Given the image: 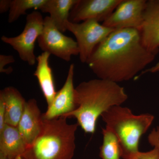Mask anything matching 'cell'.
Wrapping results in <instances>:
<instances>
[{"label": "cell", "mask_w": 159, "mask_h": 159, "mask_svg": "<svg viewBox=\"0 0 159 159\" xmlns=\"http://www.w3.org/2000/svg\"><path fill=\"white\" fill-rule=\"evenodd\" d=\"M43 25L42 15L35 10L27 16L25 25L20 34L15 37L3 35L1 40L17 51L22 60L29 66H34L37 58L34 54L35 43L42 33Z\"/></svg>", "instance_id": "cell-5"}, {"label": "cell", "mask_w": 159, "mask_h": 159, "mask_svg": "<svg viewBox=\"0 0 159 159\" xmlns=\"http://www.w3.org/2000/svg\"><path fill=\"white\" fill-rule=\"evenodd\" d=\"M26 148L17 127L6 124L0 132V159H21Z\"/></svg>", "instance_id": "cell-13"}, {"label": "cell", "mask_w": 159, "mask_h": 159, "mask_svg": "<svg viewBox=\"0 0 159 159\" xmlns=\"http://www.w3.org/2000/svg\"><path fill=\"white\" fill-rule=\"evenodd\" d=\"M108 129L118 138L122 158L139 152L142 135L152 124L154 117L150 114L134 115L127 107L117 106L111 107L101 115Z\"/></svg>", "instance_id": "cell-4"}, {"label": "cell", "mask_w": 159, "mask_h": 159, "mask_svg": "<svg viewBox=\"0 0 159 159\" xmlns=\"http://www.w3.org/2000/svg\"><path fill=\"white\" fill-rule=\"evenodd\" d=\"M77 2V0H47L40 11L49 13L54 25L63 33L67 31L66 24L69 20L71 9Z\"/></svg>", "instance_id": "cell-16"}, {"label": "cell", "mask_w": 159, "mask_h": 159, "mask_svg": "<svg viewBox=\"0 0 159 159\" xmlns=\"http://www.w3.org/2000/svg\"><path fill=\"white\" fill-rule=\"evenodd\" d=\"M50 56L49 53L43 52L38 56L36 58L37 66L34 73L46 99L48 107L53 102L57 93L52 69L49 65Z\"/></svg>", "instance_id": "cell-14"}, {"label": "cell", "mask_w": 159, "mask_h": 159, "mask_svg": "<svg viewBox=\"0 0 159 159\" xmlns=\"http://www.w3.org/2000/svg\"><path fill=\"white\" fill-rule=\"evenodd\" d=\"M6 125V105L2 97L0 96V132Z\"/></svg>", "instance_id": "cell-21"}, {"label": "cell", "mask_w": 159, "mask_h": 159, "mask_svg": "<svg viewBox=\"0 0 159 159\" xmlns=\"http://www.w3.org/2000/svg\"><path fill=\"white\" fill-rule=\"evenodd\" d=\"M38 43L43 52L69 62L72 56L79 55L76 41L64 35L57 29L49 16L44 18L43 29Z\"/></svg>", "instance_id": "cell-7"}, {"label": "cell", "mask_w": 159, "mask_h": 159, "mask_svg": "<svg viewBox=\"0 0 159 159\" xmlns=\"http://www.w3.org/2000/svg\"><path fill=\"white\" fill-rule=\"evenodd\" d=\"M67 31L71 32L76 39L80 60L86 63L94 50L114 29L105 27L95 20H89L81 23L66 22Z\"/></svg>", "instance_id": "cell-6"}, {"label": "cell", "mask_w": 159, "mask_h": 159, "mask_svg": "<svg viewBox=\"0 0 159 159\" xmlns=\"http://www.w3.org/2000/svg\"><path fill=\"white\" fill-rule=\"evenodd\" d=\"M15 61L14 57L11 55H0V73H3L5 67L8 64Z\"/></svg>", "instance_id": "cell-22"}, {"label": "cell", "mask_w": 159, "mask_h": 159, "mask_svg": "<svg viewBox=\"0 0 159 159\" xmlns=\"http://www.w3.org/2000/svg\"><path fill=\"white\" fill-rule=\"evenodd\" d=\"M139 31L143 45L148 51L157 54L159 51V0L146 2Z\"/></svg>", "instance_id": "cell-11"}, {"label": "cell", "mask_w": 159, "mask_h": 159, "mask_svg": "<svg viewBox=\"0 0 159 159\" xmlns=\"http://www.w3.org/2000/svg\"><path fill=\"white\" fill-rule=\"evenodd\" d=\"M47 0H11L8 16V22L16 21L21 16L26 14L29 9L40 10Z\"/></svg>", "instance_id": "cell-18"}, {"label": "cell", "mask_w": 159, "mask_h": 159, "mask_svg": "<svg viewBox=\"0 0 159 159\" xmlns=\"http://www.w3.org/2000/svg\"><path fill=\"white\" fill-rule=\"evenodd\" d=\"M6 108V124L17 127L27 101L17 89L13 87L5 88L0 91Z\"/></svg>", "instance_id": "cell-15"}, {"label": "cell", "mask_w": 159, "mask_h": 159, "mask_svg": "<svg viewBox=\"0 0 159 159\" xmlns=\"http://www.w3.org/2000/svg\"><path fill=\"white\" fill-rule=\"evenodd\" d=\"M156 55L143 45L138 29H117L96 47L86 64L99 79L118 83L135 79Z\"/></svg>", "instance_id": "cell-1"}, {"label": "cell", "mask_w": 159, "mask_h": 159, "mask_svg": "<svg viewBox=\"0 0 159 159\" xmlns=\"http://www.w3.org/2000/svg\"><path fill=\"white\" fill-rule=\"evenodd\" d=\"M43 126V114L34 99L26 102L25 110L17 128L24 142L28 146L31 145L41 132Z\"/></svg>", "instance_id": "cell-12"}, {"label": "cell", "mask_w": 159, "mask_h": 159, "mask_svg": "<svg viewBox=\"0 0 159 159\" xmlns=\"http://www.w3.org/2000/svg\"><path fill=\"white\" fill-rule=\"evenodd\" d=\"M74 64L70 65L64 84L57 92L51 105L48 107L45 112L43 113L44 119L59 118L71 112L76 108L74 83Z\"/></svg>", "instance_id": "cell-10"}, {"label": "cell", "mask_w": 159, "mask_h": 159, "mask_svg": "<svg viewBox=\"0 0 159 159\" xmlns=\"http://www.w3.org/2000/svg\"><path fill=\"white\" fill-rule=\"evenodd\" d=\"M127 99L124 88L117 83L99 78L83 81L75 88L76 108L61 117L75 118L85 133L94 134L99 117Z\"/></svg>", "instance_id": "cell-2"}, {"label": "cell", "mask_w": 159, "mask_h": 159, "mask_svg": "<svg viewBox=\"0 0 159 159\" xmlns=\"http://www.w3.org/2000/svg\"><path fill=\"white\" fill-rule=\"evenodd\" d=\"M11 0L0 1V13H4L9 11L11 7Z\"/></svg>", "instance_id": "cell-23"}, {"label": "cell", "mask_w": 159, "mask_h": 159, "mask_svg": "<svg viewBox=\"0 0 159 159\" xmlns=\"http://www.w3.org/2000/svg\"><path fill=\"white\" fill-rule=\"evenodd\" d=\"M148 143L158 151L159 153V126L153 129L148 137Z\"/></svg>", "instance_id": "cell-20"}, {"label": "cell", "mask_w": 159, "mask_h": 159, "mask_svg": "<svg viewBox=\"0 0 159 159\" xmlns=\"http://www.w3.org/2000/svg\"><path fill=\"white\" fill-rule=\"evenodd\" d=\"M123 159H159V153L156 148L145 152H138L129 155L123 158Z\"/></svg>", "instance_id": "cell-19"}, {"label": "cell", "mask_w": 159, "mask_h": 159, "mask_svg": "<svg viewBox=\"0 0 159 159\" xmlns=\"http://www.w3.org/2000/svg\"><path fill=\"white\" fill-rule=\"evenodd\" d=\"M146 0H121L115 11L102 25L114 30H139L142 25Z\"/></svg>", "instance_id": "cell-8"}, {"label": "cell", "mask_w": 159, "mask_h": 159, "mask_svg": "<svg viewBox=\"0 0 159 159\" xmlns=\"http://www.w3.org/2000/svg\"><path fill=\"white\" fill-rule=\"evenodd\" d=\"M158 72H159V61L154 66H153L142 71L141 74H139L135 78V79H138L140 77V76H142V75H144V74H146V73H155Z\"/></svg>", "instance_id": "cell-24"}, {"label": "cell", "mask_w": 159, "mask_h": 159, "mask_svg": "<svg viewBox=\"0 0 159 159\" xmlns=\"http://www.w3.org/2000/svg\"><path fill=\"white\" fill-rule=\"evenodd\" d=\"M78 124H69L67 118L43 119L37 139L26 148L21 159H72L76 149Z\"/></svg>", "instance_id": "cell-3"}, {"label": "cell", "mask_w": 159, "mask_h": 159, "mask_svg": "<svg viewBox=\"0 0 159 159\" xmlns=\"http://www.w3.org/2000/svg\"><path fill=\"white\" fill-rule=\"evenodd\" d=\"M103 141L100 147L99 156L102 159H120L121 147L116 136L108 129L102 128Z\"/></svg>", "instance_id": "cell-17"}, {"label": "cell", "mask_w": 159, "mask_h": 159, "mask_svg": "<svg viewBox=\"0 0 159 159\" xmlns=\"http://www.w3.org/2000/svg\"><path fill=\"white\" fill-rule=\"evenodd\" d=\"M121 2V0H77L71 9L69 21L78 23L93 20L103 22Z\"/></svg>", "instance_id": "cell-9"}]
</instances>
